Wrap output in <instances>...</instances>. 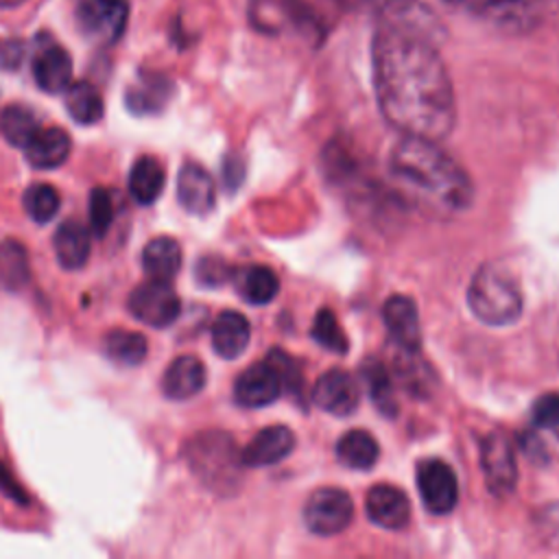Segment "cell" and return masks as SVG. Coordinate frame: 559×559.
<instances>
[{"label": "cell", "instance_id": "obj_39", "mask_svg": "<svg viewBox=\"0 0 559 559\" xmlns=\"http://www.w3.org/2000/svg\"><path fill=\"white\" fill-rule=\"evenodd\" d=\"M242 175H245L242 162H240L238 157H227L225 164H223V179H225V186L234 190V188L242 181Z\"/></svg>", "mask_w": 559, "mask_h": 559}, {"label": "cell", "instance_id": "obj_21", "mask_svg": "<svg viewBox=\"0 0 559 559\" xmlns=\"http://www.w3.org/2000/svg\"><path fill=\"white\" fill-rule=\"evenodd\" d=\"M70 146V135L61 127H39L33 140L24 146V155L33 168L52 170L68 159Z\"/></svg>", "mask_w": 559, "mask_h": 559}, {"label": "cell", "instance_id": "obj_13", "mask_svg": "<svg viewBox=\"0 0 559 559\" xmlns=\"http://www.w3.org/2000/svg\"><path fill=\"white\" fill-rule=\"evenodd\" d=\"M312 400L325 413L345 417L358 408L360 393L354 376L343 369H330L317 380L312 389Z\"/></svg>", "mask_w": 559, "mask_h": 559}, {"label": "cell", "instance_id": "obj_31", "mask_svg": "<svg viewBox=\"0 0 559 559\" xmlns=\"http://www.w3.org/2000/svg\"><path fill=\"white\" fill-rule=\"evenodd\" d=\"M146 338L140 332L114 330L105 336V354L122 367L140 365L146 358Z\"/></svg>", "mask_w": 559, "mask_h": 559}, {"label": "cell", "instance_id": "obj_26", "mask_svg": "<svg viewBox=\"0 0 559 559\" xmlns=\"http://www.w3.org/2000/svg\"><path fill=\"white\" fill-rule=\"evenodd\" d=\"M164 183H166V173L155 157L144 155L133 162L129 173V192L140 205L155 203L164 190Z\"/></svg>", "mask_w": 559, "mask_h": 559}, {"label": "cell", "instance_id": "obj_34", "mask_svg": "<svg viewBox=\"0 0 559 559\" xmlns=\"http://www.w3.org/2000/svg\"><path fill=\"white\" fill-rule=\"evenodd\" d=\"M310 334H312V338L321 347H325V349H330L334 354H345L347 347H349L347 336H345L343 328L338 325V321H336V317H334V312L330 308H321L317 312Z\"/></svg>", "mask_w": 559, "mask_h": 559}, {"label": "cell", "instance_id": "obj_35", "mask_svg": "<svg viewBox=\"0 0 559 559\" xmlns=\"http://www.w3.org/2000/svg\"><path fill=\"white\" fill-rule=\"evenodd\" d=\"M87 214H90V229L103 238L105 231L109 229L111 221H114V214H116V207H114V197L109 190L105 188H94L90 192V201H87Z\"/></svg>", "mask_w": 559, "mask_h": 559}, {"label": "cell", "instance_id": "obj_6", "mask_svg": "<svg viewBox=\"0 0 559 559\" xmlns=\"http://www.w3.org/2000/svg\"><path fill=\"white\" fill-rule=\"evenodd\" d=\"M461 11L509 33H526L539 22L531 0H445Z\"/></svg>", "mask_w": 559, "mask_h": 559}, {"label": "cell", "instance_id": "obj_7", "mask_svg": "<svg viewBox=\"0 0 559 559\" xmlns=\"http://www.w3.org/2000/svg\"><path fill=\"white\" fill-rule=\"evenodd\" d=\"M352 518V496L338 487H321L312 491L304 507L306 526L317 535H336L349 526Z\"/></svg>", "mask_w": 559, "mask_h": 559}, {"label": "cell", "instance_id": "obj_8", "mask_svg": "<svg viewBox=\"0 0 559 559\" xmlns=\"http://www.w3.org/2000/svg\"><path fill=\"white\" fill-rule=\"evenodd\" d=\"M129 310L138 321L151 328H168L179 317L181 301L170 282L148 277V282H142L131 290Z\"/></svg>", "mask_w": 559, "mask_h": 559}, {"label": "cell", "instance_id": "obj_30", "mask_svg": "<svg viewBox=\"0 0 559 559\" xmlns=\"http://www.w3.org/2000/svg\"><path fill=\"white\" fill-rule=\"evenodd\" d=\"M37 131H39V122L28 107L7 105L0 111V133L11 146L24 148Z\"/></svg>", "mask_w": 559, "mask_h": 559}, {"label": "cell", "instance_id": "obj_27", "mask_svg": "<svg viewBox=\"0 0 559 559\" xmlns=\"http://www.w3.org/2000/svg\"><path fill=\"white\" fill-rule=\"evenodd\" d=\"M66 109H68L70 118L79 124H96L105 114L100 92L87 81H76V83L68 85Z\"/></svg>", "mask_w": 559, "mask_h": 559}, {"label": "cell", "instance_id": "obj_32", "mask_svg": "<svg viewBox=\"0 0 559 559\" xmlns=\"http://www.w3.org/2000/svg\"><path fill=\"white\" fill-rule=\"evenodd\" d=\"M22 205L31 221L46 225L57 216V212L61 207V197H59L57 188H52L50 183H31L24 190Z\"/></svg>", "mask_w": 559, "mask_h": 559}, {"label": "cell", "instance_id": "obj_1", "mask_svg": "<svg viewBox=\"0 0 559 559\" xmlns=\"http://www.w3.org/2000/svg\"><path fill=\"white\" fill-rule=\"evenodd\" d=\"M371 66L376 98L391 127L435 142L452 133L454 90L432 37L378 20Z\"/></svg>", "mask_w": 559, "mask_h": 559}, {"label": "cell", "instance_id": "obj_18", "mask_svg": "<svg viewBox=\"0 0 559 559\" xmlns=\"http://www.w3.org/2000/svg\"><path fill=\"white\" fill-rule=\"evenodd\" d=\"M295 448V435L286 426L262 428L240 452L245 467H264L284 461Z\"/></svg>", "mask_w": 559, "mask_h": 559}, {"label": "cell", "instance_id": "obj_12", "mask_svg": "<svg viewBox=\"0 0 559 559\" xmlns=\"http://www.w3.org/2000/svg\"><path fill=\"white\" fill-rule=\"evenodd\" d=\"M284 391V378L277 365L266 356L262 362L247 367L234 384V397L240 406L260 408L273 404Z\"/></svg>", "mask_w": 559, "mask_h": 559}, {"label": "cell", "instance_id": "obj_16", "mask_svg": "<svg viewBox=\"0 0 559 559\" xmlns=\"http://www.w3.org/2000/svg\"><path fill=\"white\" fill-rule=\"evenodd\" d=\"M365 509L367 515L373 524L389 528V531H400L408 524L411 520V502L406 493L393 485H373L367 491L365 498Z\"/></svg>", "mask_w": 559, "mask_h": 559}, {"label": "cell", "instance_id": "obj_25", "mask_svg": "<svg viewBox=\"0 0 559 559\" xmlns=\"http://www.w3.org/2000/svg\"><path fill=\"white\" fill-rule=\"evenodd\" d=\"M234 284L240 297L253 306H264L275 299L280 290L277 275L262 264H251L240 271H234Z\"/></svg>", "mask_w": 559, "mask_h": 559}, {"label": "cell", "instance_id": "obj_17", "mask_svg": "<svg viewBox=\"0 0 559 559\" xmlns=\"http://www.w3.org/2000/svg\"><path fill=\"white\" fill-rule=\"evenodd\" d=\"M33 79L46 94H61L72 83V59L68 50L55 41L44 44L33 59Z\"/></svg>", "mask_w": 559, "mask_h": 559}, {"label": "cell", "instance_id": "obj_37", "mask_svg": "<svg viewBox=\"0 0 559 559\" xmlns=\"http://www.w3.org/2000/svg\"><path fill=\"white\" fill-rule=\"evenodd\" d=\"M533 424L537 428L550 430L559 439V393H548L535 402Z\"/></svg>", "mask_w": 559, "mask_h": 559}, {"label": "cell", "instance_id": "obj_23", "mask_svg": "<svg viewBox=\"0 0 559 559\" xmlns=\"http://www.w3.org/2000/svg\"><path fill=\"white\" fill-rule=\"evenodd\" d=\"M52 249L57 255V262L68 269L76 271L85 266L90 258V234L87 227H83L79 221H63L55 236H52Z\"/></svg>", "mask_w": 559, "mask_h": 559}, {"label": "cell", "instance_id": "obj_33", "mask_svg": "<svg viewBox=\"0 0 559 559\" xmlns=\"http://www.w3.org/2000/svg\"><path fill=\"white\" fill-rule=\"evenodd\" d=\"M362 378H365L369 395H371L373 404L380 408V413H384L386 417H393L397 413V406H395V397H393V384H391V378H389L384 365L373 358L365 360Z\"/></svg>", "mask_w": 559, "mask_h": 559}, {"label": "cell", "instance_id": "obj_9", "mask_svg": "<svg viewBox=\"0 0 559 559\" xmlns=\"http://www.w3.org/2000/svg\"><path fill=\"white\" fill-rule=\"evenodd\" d=\"M129 17L127 0H79L76 2V22L81 31L103 44H116Z\"/></svg>", "mask_w": 559, "mask_h": 559}, {"label": "cell", "instance_id": "obj_38", "mask_svg": "<svg viewBox=\"0 0 559 559\" xmlns=\"http://www.w3.org/2000/svg\"><path fill=\"white\" fill-rule=\"evenodd\" d=\"M0 491L9 496L13 502H20V504L28 502V496L24 493V489L17 485V480L11 476L9 467L2 461H0Z\"/></svg>", "mask_w": 559, "mask_h": 559}, {"label": "cell", "instance_id": "obj_29", "mask_svg": "<svg viewBox=\"0 0 559 559\" xmlns=\"http://www.w3.org/2000/svg\"><path fill=\"white\" fill-rule=\"evenodd\" d=\"M31 280L28 253L22 242L7 238L0 242V284L9 290L26 286Z\"/></svg>", "mask_w": 559, "mask_h": 559}, {"label": "cell", "instance_id": "obj_22", "mask_svg": "<svg viewBox=\"0 0 559 559\" xmlns=\"http://www.w3.org/2000/svg\"><path fill=\"white\" fill-rule=\"evenodd\" d=\"M251 338V325L245 314L236 310H223L212 325V347L221 358H238Z\"/></svg>", "mask_w": 559, "mask_h": 559}, {"label": "cell", "instance_id": "obj_41", "mask_svg": "<svg viewBox=\"0 0 559 559\" xmlns=\"http://www.w3.org/2000/svg\"><path fill=\"white\" fill-rule=\"evenodd\" d=\"M26 0H0V9H15L20 4H24Z\"/></svg>", "mask_w": 559, "mask_h": 559}, {"label": "cell", "instance_id": "obj_36", "mask_svg": "<svg viewBox=\"0 0 559 559\" xmlns=\"http://www.w3.org/2000/svg\"><path fill=\"white\" fill-rule=\"evenodd\" d=\"M194 275H197V282H199V284L214 288V286H221V284H225L227 280H231V277H234V271H231V266H229L223 258L203 255V258L197 262Z\"/></svg>", "mask_w": 559, "mask_h": 559}, {"label": "cell", "instance_id": "obj_4", "mask_svg": "<svg viewBox=\"0 0 559 559\" xmlns=\"http://www.w3.org/2000/svg\"><path fill=\"white\" fill-rule=\"evenodd\" d=\"M518 280L496 264L480 266L467 286V306L487 325H509L522 312Z\"/></svg>", "mask_w": 559, "mask_h": 559}, {"label": "cell", "instance_id": "obj_14", "mask_svg": "<svg viewBox=\"0 0 559 559\" xmlns=\"http://www.w3.org/2000/svg\"><path fill=\"white\" fill-rule=\"evenodd\" d=\"M177 199L190 214H210L216 205V186L212 175L201 164L186 162L177 175Z\"/></svg>", "mask_w": 559, "mask_h": 559}, {"label": "cell", "instance_id": "obj_10", "mask_svg": "<svg viewBox=\"0 0 559 559\" xmlns=\"http://www.w3.org/2000/svg\"><path fill=\"white\" fill-rule=\"evenodd\" d=\"M480 465L487 489L493 496H509L518 483V465L513 443L504 432H491L480 445Z\"/></svg>", "mask_w": 559, "mask_h": 559}, {"label": "cell", "instance_id": "obj_42", "mask_svg": "<svg viewBox=\"0 0 559 559\" xmlns=\"http://www.w3.org/2000/svg\"><path fill=\"white\" fill-rule=\"evenodd\" d=\"M531 2H555V0H531Z\"/></svg>", "mask_w": 559, "mask_h": 559}, {"label": "cell", "instance_id": "obj_20", "mask_svg": "<svg viewBox=\"0 0 559 559\" xmlns=\"http://www.w3.org/2000/svg\"><path fill=\"white\" fill-rule=\"evenodd\" d=\"M203 386H205V367L197 356H190V354L175 358L162 378L164 395L175 402L194 397L197 393H201Z\"/></svg>", "mask_w": 559, "mask_h": 559}, {"label": "cell", "instance_id": "obj_19", "mask_svg": "<svg viewBox=\"0 0 559 559\" xmlns=\"http://www.w3.org/2000/svg\"><path fill=\"white\" fill-rule=\"evenodd\" d=\"M173 96V83L159 72H140L127 87L124 103L135 116H153L162 111Z\"/></svg>", "mask_w": 559, "mask_h": 559}, {"label": "cell", "instance_id": "obj_5", "mask_svg": "<svg viewBox=\"0 0 559 559\" xmlns=\"http://www.w3.org/2000/svg\"><path fill=\"white\" fill-rule=\"evenodd\" d=\"M249 22L269 35L295 33L312 44L325 39V22L308 0H251Z\"/></svg>", "mask_w": 559, "mask_h": 559}, {"label": "cell", "instance_id": "obj_3", "mask_svg": "<svg viewBox=\"0 0 559 559\" xmlns=\"http://www.w3.org/2000/svg\"><path fill=\"white\" fill-rule=\"evenodd\" d=\"M183 454L192 474L212 491L229 493L238 487L242 456L227 432L207 430L194 435Z\"/></svg>", "mask_w": 559, "mask_h": 559}, {"label": "cell", "instance_id": "obj_40", "mask_svg": "<svg viewBox=\"0 0 559 559\" xmlns=\"http://www.w3.org/2000/svg\"><path fill=\"white\" fill-rule=\"evenodd\" d=\"M20 59H22V46L20 41H7L2 52H0V61L4 68H15L20 66Z\"/></svg>", "mask_w": 559, "mask_h": 559}, {"label": "cell", "instance_id": "obj_24", "mask_svg": "<svg viewBox=\"0 0 559 559\" xmlns=\"http://www.w3.org/2000/svg\"><path fill=\"white\" fill-rule=\"evenodd\" d=\"M181 247L170 236H157L142 249V269L151 280L170 282L181 269Z\"/></svg>", "mask_w": 559, "mask_h": 559}, {"label": "cell", "instance_id": "obj_11", "mask_svg": "<svg viewBox=\"0 0 559 559\" xmlns=\"http://www.w3.org/2000/svg\"><path fill=\"white\" fill-rule=\"evenodd\" d=\"M417 489L430 513L443 515L456 507L459 483L452 467L439 459H426L417 465Z\"/></svg>", "mask_w": 559, "mask_h": 559}, {"label": "cell", "instance_id": "obj_15", "mask_svg": "<svg viewBox=\"0 0 559 559\" xmlns=\"http://www.w3.org/2000/svg\"><path fill=\"white\" fill-rule=\"evenodd\" d=\"M384 325L404 352H417L421 347V328H419V312L411 297L406 295H393L384 301L382 308Z\"/></svg>", "mask_w": 559, "mask_h": 559}, {"label": "cell", "instance_id": "obj_2", "mask_svg": "<svg viewBox=\"0 0 559 559\" xmlns=\"http://www.w3.org/2000/svg\"><path fill=\"white\" fill-rule=\"evenodd\" d=\"M389 173L400 190L432 212H463L474 199L472 179L435 140L404 135L391 148Z\"/></svg>", "mask_w": 559, "mask_h": 559}, {"label": "cell", "instance_id": "obj_28", "mask_svg": "<svg viewBox=\"0 0 559 559\" xmlns=\"http://www.w3.org/2000/svg\"><path fill=\"white\" fill-rule=\"evenodd\" d=\"M378 441L367 430H349L336 443V456L352 469H369L378 461Z\"/></svg>", "mask_w": 559, "mask_h": 559}]
</instances>
